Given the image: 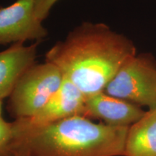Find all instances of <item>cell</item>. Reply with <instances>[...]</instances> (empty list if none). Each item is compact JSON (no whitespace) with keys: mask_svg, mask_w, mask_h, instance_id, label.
I'll return each instance as SVG.
<instances>
[{"mask_svg":"<svg viewBox=\"0 0 156 156\" xmlns=\"http://www.w3.org/2000/svg\"><path fill=\"white\" fill-rule=\"evenodd\" d=\"M133 42L103 23L84 22L46 52L85 98L102 92L125 62L135 56Z\"/></svg>","mask_w":156,"mask_h":156,"instance_id":"1","label":"cell"},{"mask_svg":"<svg viewBox=\"0 0 156 156\" xmlns=\"http://www.w3.org/2000/svg\"><path fill=\"white\" fill-rule=\"evenodd\" d=\"M129 127L70 116L16 134L15 154L21 149L30 156H124Z\"/></svg>","mask_w":156,"mask_h":156,"instance_id":"2","label":"cell"},{"mask_svg":"<svg viewBox=\"0 0 156 156\" xmlns=\"http://www.w3.org/2000/svg\"><path fill=\"white\" fill-rule=\"evenodd\" d=\"M63 80L61 71L53 64L35 63L21 76L9 96V114L15 120L33 116L57 92Z\"/></svg>","mask_w":156,"mask_h":156,"instance_id":"3","label":"cell"},{"mask_svg":"<svg viewBox=\"0 0 156 156\" xmlns=\"http://www.w3.org/2000/svg\"><path fill=\"white\" fill-rule=\"evenodd\" d=\"M103 92L136 105L156 107V60L149 54L128 59L107 84Z\"/></svg>","mask_w":156,"mask_h":156,"instance_id":"4","label":"cell"},{"mask_svg":"<svg viewBox=\"0 0 156 156\" xmlns=\"http://www.w3.org/2000/svg\"><path fill=\"white\" fill-rule=\"evenodd\" d=\"M85 97L69 80L64 77L58 91L38 112L30 117L13 122L15 135L68 117L83 116Z\"/></svg>","mask_w":156,"mask_h":156,"instance_id":"5","label":"cell"},{"mask_svg":"<svg viewBox=\"0 0 156 156\" xmlns=\"http://www.w3.org/2000/svg\"><path fill=\"white\" fill-rule=\"evenodd\" d=\"M36 0H16L0 7V45L40 41L48 35L42 22L35 16Z\"/></svg>","mask_w":156,"mask_h":156,"instance_id":"6","label":"cell"},{"mask_svg":"<svg viewBox=\"0 0 156 156\" xmlns=\"http://www.w3.org/2000/svg\"><path fill=\"white\" fill-rule=\"evenodd\" d=\"M146 112L142 107L102 91L85 98L83 116L110 126L129 127L142 119Z\"/></svg>","mask_w":156,"mask_h":156,"instance_id":"7","label":"cell"},{"mask_svg":"<svg viewBox=\"0 0 156 156\" xmlns=\"http://www.w3.org/2000/svg\"><path fill=\"white\" fill-rule=\"evenodd\" d=\"M39 42L30 46L13 44L0 52V100L9 98L21 76L36 63Z\"/></svg>","mask_w":156,"mask_h":156,"instance_id":"8","label":"cell"},{"mask_svg":"<svg viewBox=\"0 0 156 156\" xmlns=\"http://www.w3.org/2000/svg\"><path fill=\"white\" fill-rule=\"evenodd\" d=\"M124 156H156V107L129 127Z\"/></svg>","mask_w":156,"mask_h":156,"instance_id":"9","label":"cell"},{"mask_svg":"<svg viewBox=\"0 0 156 156\" xmlns=\"http://www.w3.org/2000/svg\"><path fill=\"white\" fill-rule=\"evenodd\" d=\"M14 124L0 116V156H15Z\"/></svg>","mask_w":156,"mask_h":156,"instance_id":"10","label":"cell"},{"mask_svg":"<svg viewBox=\"0 0 156 156\" xmlns=\"http://www.w3.org/2000/svg\"><path fill=\"white\" fill-rule=\"evenodd\" d=\"M58 0H36L34 12L35 16L41 22L49 14L51 9Z\"/></svg>","mask_w":156,"mask_h":156,"instance_id":"11","label":"cell"},{"mask_svg":"<svg viewBox=\"0 0 156 156\" xmlns=\"http://www.w3.org/2000/svg\"><path fill=\"white\" fill-rule=\"evenodd\" d=\"M15 156H30V155H28L27 152L23 151V150L18 149L15 151Z\"/></svg>","mask_w":156,"mask_h":156,"instance_id":"12","label":"cell"},{"mask_svg":"<svg viewBox=\"0 0 156 156\" xmlns=\"http://www.w3.org/2000/svg\"><path fill=\"white\" fill-rule=\"evenodd\" d=\"M2 101L0 100V116H2Z\"/></svg>","mask_w":156,"mask_h":156,"instance_id":"13","label":"cell"}]
</instances>
